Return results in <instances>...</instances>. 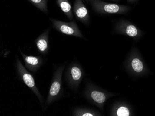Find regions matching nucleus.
<instances>
[{"label": "nucleus", "instance_id": "f257e3e1", "mask_svg": "<svg viewBox=\"0 0 155 116\" xmlns=\"http://www.w3.org/2000/svg\"><path fill=\"white\" fill-rule=\"evenodd\" d=\"M63 69L64 66L60 67L56 71L54 74L43 110H46L49 105L58 99L61 95L62 92V76Z\"/></svg>", "mask_w": 155, "mask_h": 116}, {"label": "nucleus", "instance_id": "f03ea898", "mask_svg": "<svg viewBox=\"0 0 155 116\" xmlns=\"http://www.w3.org/2000/svg\"><path fill=\"white\" fill-rule=\"evenodd\" d=\"M16 69L20 78L30 88L40 100L41 105H43V98L38 90L35 79L32 74L27 71L18 59L16 60Z\"/></svg>", "mask_w": 155, "mask_h": 116}, {"label": "nucleus", "instance_id": "7ed1b4c3", "mask_svg": "<svg viewBox=\"0 0 155 116\" xmlns=\"http://www.w3.org/2000/svg\"><path fill=\"white\" fill-rule=\"evenodd\" d=\"M95 11L100 13L116 14L123 13L129 8L123 5L104 2L101 0H89Z\"/></svg>", "mask_w": 155, "mask_h": 116}, {"label": "nucleus", "instance_id": "20e7f679", "mask_svg": "<svg viewBox=\"0 0 155 116\" xmlns=\"http://www.w3.org/2000/svg\"><path fill=\"white\" fill-rule=\"evenodd\" d=\"M51 21L54 27L60 33L66 35L82 37L75 22H63L53 19H51Z\"/></svg>", "mask_w": 155, "mask_h": 116}, {"label": "nucleus", "instance_id": "39448f33", "mask_svg": "<svg viewBox=\"0 0 155 116\" xmlns=\"http://www.w3.org/2000/svg\"><path fill=\"white\" fill-rule=\"evenodd\" d=\"M21 53L23 58L26 69L32 72H36L43 63L42 59L40 57L27 56L21 52Z\"/></svg>", "mask_w": 155, "mask_h": 116}, {"label": "nucleus", "instance_id": "423d86ee", "mask_svg": "<svg viewBox=\"0 0 155 116\" xmlns=\"http://www.w3.org/2000/svg\"><path fill=\"white\" fill-rule=\"evenodd\" d=\"M74 12L78 20L84 23L89 20L88 11L82 0H75L74 6Z\"/></svg>", "mask_w": 155, "mask_h": 116}, {"label": "nucleus", "instance_id": "0eeeda50", "mask_svg": "<svg viewBox=\"0 0 155 116\" xmlns=\"http://www.w3.org/2000/svg\"><path fill=\"white\" fill-rule=\"evenodd\" d=\"M49 30H47L35 41L37 49L40 53L46 55L49 50Z\"/></svg>", "mask_w": 155, "mask_h": 116}, {"label": "nucleus", "instance_id": "6e6552de", "mask_svg": "<svg viewBox=\"0 0 155 116\" xmlns=\"http://www.w3.org/2000/svg\"><path fill=\"white\" fill-rule=\"evenodd\" d=\"M57 3L62 11L65 13L69 20L73 19L72 7L71 4L68 0H57Z\"/></svg>", "mask_w": 155, "mask_h": 116}, {"label": "nucleus", "instance_id": "1a4fd4ad", "mask_svg": "<svg viewBox=\"0 0 155 116\" xmlns=\"http://www.w3.org/2000/svg\"><path fill=\"white\" fill-rule=\"evenodd\" d=\"M69 72V79H72L73 83H78L81 80L82 73L80 67L73 66L70 69Z\"/></svg>", "mask_w": 155, "mask_h": 116}, {"label": "nucleus", "instance_id": "9d476101", "mask_svg": "<svg viewBox=\"0 0 155 116\" xmlns=\"http://www.w3.org/2000/svg\"><path fill=\"white\" fill-rule=\"evenodd\" d=\"M91 97L96 103L98 104L104 103L106 99L104 93L97 90L93 91L91 92Z\"/></svg>", "mask_w": 155, "mask_h": 116}, {"label": "nucleus", "instance_id": "9b49d317", "mask_svg": "<svg viewBox=\"0 0 155 116\" xmlns=\"http://www.w3.org/2000/svg\"><path fill=\"white\" fill-rule=\"evenodd\" d=\"M30 3L35 6L38 9L47 14V1L48 0H28Z\"/></svg>", "mask_w": 155, "mask_h": 116}, {"label": "nucleus", "instance_id": "f8f14e48", "mask_svg": "<svg viewBox=\"0 0 155 116\" xmlns=\"http://www.w3.org/2000/svg\"><path fill=\"white\" fill-rule=\"evenodd\" d=\"M125 33L131 37H135L138 34V30L133 25H129L126 27Z\"/></svg>", "mask_w": 155, "mask_h": 116}, {"label": "nucleus", "instance_id": "ddd939ff", "mask_svg": "<svg viewBox=\"0 0 155 116\" xmlns=\"http://www.w3.org/2000/svg\"><path fill=\"white\" fill-rule=\"evenodd\" d=\"M132 67L133 70L137 72H140L143 69V63L140 60L135 58L132 61Z\"/></svg>", "mask_w": 155, "mask_h": 116}, {"label": "nucleus", "instance_id": "4468645a", "mask_svg": "<svg viewBox=\"0 0 155 116\" xmlns=\"http://www.w3.org/2000/svg\"><path fill=\"white\" fill-rule=\"evenodd\" d=\"M117 115L118 116H129L130 115L129 111L127 108L122 106L117 110Z\"/></svg>", "mask_w": 155, "mask_h": 116}, {"label": "nucleus", "instance_id": "2eb2a0df", "mask_svg": "<svg viewBox=\"0 0 155 116\" xmlns=\"http://www.w3.org/2000/svg\"><path fill=\"white\" fill-rule=\"evenodd\" d=\"M128 2H130V3H133L137 1V0H127Z\"/></svg>", "mask_w": 155, "mask_h": 116}, {"label": "nucleus", "instance_id": "dca6fc26", "mask_svg": "<svg viewBox=\"0 0 155 116\" xmlns=\"http://www.w3.org/2000/svg\"><path fill=\"white\" fill-rule=\"evenodd\" d=\"M113 1H117V0H113Z\"/></svg>", "mask_w": 155, "mask_h": 116}]
</instances>
